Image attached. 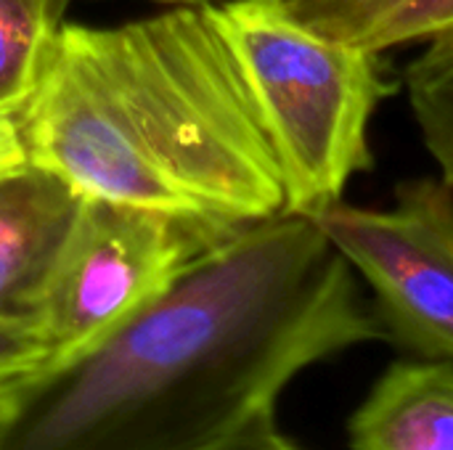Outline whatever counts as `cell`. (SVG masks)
<instances>
[{"instance_id": "obj_16", "label": "cell", "mask_w": 453, "mask_h": 450, "mask_svg": "<svg viewBox=\"0 0 453 450\" xmlns=\"http://www.w3.org/2000/svg\"><path fill=\"white\" fill-rule=\"evenodd\" d=\"M159 3H175V5H204L210 0H159Z\"/></svg>"}, {"instance_id": "obj_1", "label": "cell", "mask_w": 453, "mask_h": 450, "mask_svg": "<svg viewBox=\"0 0 453 450\" xmlns=\"http://www.w3.org/2000/svg\"><path fill=\"white\" fill-rule=\"evenodd\" d=\"M380 339L319 220L281 212L202 252L96 347L19 385L0 450H215L276 422L305 369Z\"/></svg>"}, {"instance_id": "obj_7", "label": "cell", "mask_w": 453, "mask_h": 450, "mask_svg": "<svg viewBox=\"0 0 453 450\" xmlns=\"http://www.w3.org/2000/svg\"><path fill=\"white\" fill-rule=\"evenodd\" d=\"M350 450H453V363L409 358L385 369L348 422Z\"/></svg>"}, {"instance_id": "obj_5", "label": "cell", "mask_w": 453, "mask_h": 450, "mask_svg": "<svg viewBox=\"0 0 453 450\" xmlns=\"http://www.w3.org/2000/svg\"><path fill=\"white\" fill-rule=\"evenodd\" d=\"M316 220L369 284L385 337L453 363V186L406 180L390 210L337 202Z\"/></svg>"}, {"instance_id": "obj_15", "label": "cell", "mask_w": 453, "mask_h": 450, "mask_svg": "<svg viewBox=\"0 0 453 450\" xmlns=\"http://www.w3.org/2000/svg\"><path fill=\"white\" fill-rule=\"evenodd\" d=\"M8 408H11V393H3L0 395V435H3V427L8 422Z\"/></svg>"}, {"instance_id": "obj_11", "label": "cell", "mask_w": 453, "mask_h": 450, "mask_svg": "<svg viewBox=\"0 0 453 450\" xmlns=\"http://www.w3.org/2000/svg\"><path fill=\"white\" fill-rule=\"evenodd\" d=\"M50 366V350L29 324H0V395Z\"/></svg>"}, {"instance_id": "obj_6", "label": "cell", "mask_w": 453, "mask_h": 450, "mask_svg": "<svg viewBox=\"0 0 453 450\" xmlns=\"http://www.w3.org/2000/svg\"><path fill=\"white\" fill-rule=\"evenodd\" d=\"M82 196L24 164L0 175V324L35 326L37 302Z\"/></svg>"}, {"instance_id": "obj_9", "label": "cell", "mask_w": 453, "mask_h": 450, "mask_svg": "<svg viewBox=\"0 0 453 450\" xmlns=\"http://www.w3.org/2000/svg\"><path fill=\"white\" fill-rule=\"evenodd\" d=\"M61 8L64 0H0V117L16 119L37 90Z\"/></svg>"}, {"instance_id": "obj_3", "label": "cell", "mask_w": 453, "mask_h": 450, "mask_svg": "<svg viewBox=\"0 0 453 450\" xmlns=\"http://www.w3.org/2000/svg\"><path fill=\"white\" fill-rule=\"evenodd\" d=\"M212 13L279 159L287 212L321 215L374 164L369 122L390 93L380 53L326 37L265 0H226Z\"/></svg>"}, {"instance_id": "obj_12", "label": "cell", "mask_w": 453, "mask_h": 450, "mask_svg": "<svg viewBox=\"0 0 453 450\" xmlns=\"http://www.w3.org/2000/svg\"><path fill=\"white\" fill-rule=\"evenodd\" d=\"M215 450H303V448H297L295 443H289V440L279 432L276 422H271V424H263V427H257V430H252V432H247V435H242V438H236V440H231V443H226V446H220V448H215Z\"/></svg>"}, {"instance_id": "obj_4", "label": "cell", "mask_w": 453, "mask_h": 450, "mask_svg": "<svg viewBox=\"0 0 453 450\" xmlns=\"http://www.w3.org/2000/svg\"><path fill=\"white\" fill-rule=\"evenodd\" d=\"M226 236L157 210L82 196L35 313L50 366L104 342Z\"/></svg>"}, {"instance_id": "obj_2", "label": "cell", "mask_w": 453, "mask_h": 450, "mask_svg": "<svg viewBox=\"0 0 453 450\" xmlns=\"http://www.w3.org/2000/svg\"><path fill=\"white\" fill-rule=\"evenodd\" d=\"M27 162L80 196L226 233L287 212L279 159L212 5L61 24L16 117Z\"/></svg>"}, {"instance_id": "obj_10", "label": "cell", "mask_w": 453, "mask_h": 450, "mask_svg": "<svg viewBox=\"0 0 453 450\" xmlns=\"http://www.w3.org/2000/svg\"><path fill=\"white\" fill-rule=\"evenodd\" d=\"M403 80L422 138L443 180L453 186V32L427 40Z\"/></svg>"}, {"instance_id": "obj_8", "label": "cell", "mask_w": 453, "mask_h": 450, "mask_svg": "<svg viewBox=\"0 0 453 450\" xmlns=\"http://www.w3.org/2000/svg\"><path fill=\"white\" fill-rule=\"evenodd\" d=\"M295 21L369 50L427 42L453 32V0H329Z\"/></svg>"}, {"instance_id": "obj_13", "label": "cell", "mask_w": 453, "mask_h": 450, "mask_svg": "<svg viewBox=\"0 0 453 450\" xmlns=\"http://www.w3.org/2000/svg\"><path fill=\"white\" fill-rule=\"evenodd\" d=\"M27 164V151L16 119L0 117V175H8Z\"/></svg>"}, {"instance_id": "obj_14", "label": "cell", "mask_w": 453, "mask_h": 450, "mask_svg": "<svg viewBox=\"0 0 453 450\" xmlns=\"http://www.w3.org/2000/svg\"><path fill=\"white\" fill-rule=\"evenodd\" d=\"M265 3L276 5L287 16H295V13H303V11H308L313 5H321V3H329V0H265Z\"/></svg>"}]
</instances>
